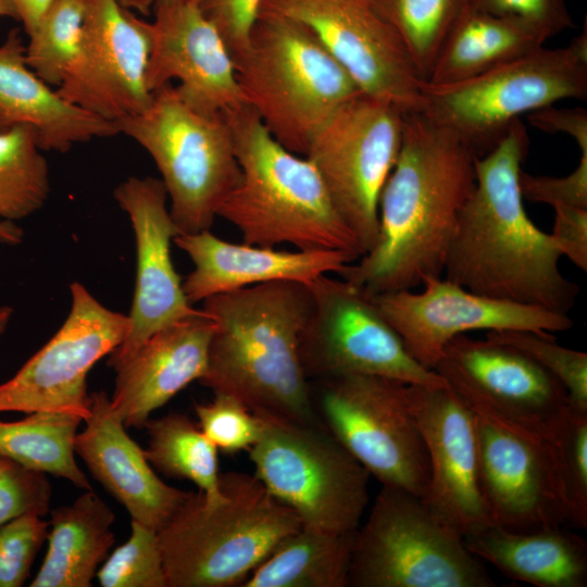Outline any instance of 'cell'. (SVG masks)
Returning <instances> with one entry per match:
<instances>
[{
    "instance_id": "25",
    "label": "cell",
    "mask_w": 587,
    "mask_h": 587,
    "mask_svg": "<svg viewBox=\"0 0 587 587\" xmlns=\"http://www.w3.org/2000/svg\"><path fill=\"white\" fill-rule=\"evenodd\" d=\"M214 321L202 309L152 334L116 372L111 405L125 427H143L152 412L205 372Z\"/></svg>"
},
{
    "instance_id": "24",
    "label": "cell",
    "mask_w": 587,
    "mask_h": 587,
    "mask_svg": "<svg viewBox=\"0 0 587 587\" xmlns=\"http://www.w3.org/2000/svg\"><path fill=\"white\" fill-rule=\"evenodd\" d=\"M193 263L183 290L193 304L223 292L271 282L305 285L322 275H339L359 258L342 250H277L221 239L210 230L178 234L173 241Z\"/></svg>"
},
{
    "instance_id": "29",
    "label": "cell",
    "mask_w": 587,
    "mask_h": 587,
    "mask_svg": "<svg viewBox=\"0 0 587 587\" xmlns=\"http://www.w3.org/2000/svg\"><path fill=\"white\" fill-rule=\"evenodd\" d=\"M532 28L469 5L447 35L425 80L432 85L472 78L544 47Z\"/></svg>"
},
{
    "instance_id": "35",
    "label": "cell",
    "mask_w": 587,
    "mask_h": 587,
    "mask_svg": "<svg viewBox=\"0 0 587 587\" xmlns=\"http://www.w3.org/2000/svg\"><path fill=\"white\" fill-rule=\"evenodd\" d=\"M83 18V0H54L28 35L26 63L51 87H60L78 63Z\"/></svg>"
},
{
    "instance_id": "47",
    "label": "cell",
    "mask_w": 587,
    "mask_h": 587,
    "mask_svg": "<svg viewBox=\"0 0 587 587\" xmlns=\"http://www.w3.org/2000/svg\"><path fill=\"white\" fill-rule=\"evenodd\" d=\"M54 0H12L17 20L22 22L27 36L35 29L38 22Z\"/></svg>"
},
{
    "instance_id": "16",
    "label": "cell",
    "mask_w": 587,
    "mask_h": 587,
    "mask_svg": "<svg viewBox=\"0 0 587 587\" xmlns=\"http://www.w3.org/2000/svg\"><path fill=\"white\" fill-rule=\"evenodd\" d=\"M463 400L474 414L479 485L492 524L515 530L565 525L553 442Z\"/></svg>"
},
{
    "instance_id": "10",
    "label": "cell",
    "mask_w": 587,
    "mask_h": 587,
    "mask_svg": "<svg viewBox=\"0 0 587 587\" xmlns=\"http://www.w3.org/2000/svg\"><path fill=\"white\" fill-rule=\"evenodd\" d=\"M248 451L254 475L302 526L350 533L369 502L366 470L320 424L261 417Z\"/></svg>"
},
{
    "instance_id": "27",
    "label": "cell",
    "mask_w": 587,
    "mask_h": 587,
    "mask_svg": "<svg viewBox=\"0 0 587 587\" xmlns=\"http://www.w3.org/2000/svg\"><path fill=\"white\" fill-rule=\"evenodd\" d=\"M464 541L474 555L511 579L537 587L587 585V542L564 525L515 530L490 524Z\"/></svg>"
},
{
    "instance_id": "33",
    "label": "cell",
    "mask_w": 587,
    "mask_h": 587,
    "mask_svg": "<svg viewBox=\"0 0 587 587\" xmlns=\"http://www.w3.org/2000/svg\"><path fill=\"white\" fill-rule=\"evenodd\" d=\"M35 132L25 125L0 130V220L16 222L39 211L50 191L49 164Z\"/></svg>"
},
{
    "instance_id": "31",
    "label": "cell",
    "mask_w": 587,
    "mask_h": 587,
    "mask_svg": "<svg viewBox=\"0 0 587 587\" xmlns=\"http://www.w3.org/2000/svg\"><path fill=\"white\" fill-rule=\"evenodd\" d=\"M79 415L38 411L16 422H0V454L36 471L92 490L74 458Z\"/></svg>"
},
{
    "instance_id": "37",
    "label": "cell",
    "mask_w": 587,
    "mask_h": 587,
    "mask_svg": "<svg viewBox=\"0 0 587 587\" xmlns=\"http://www.w3.org/2000/svg\"><path fill=\"white\" fill-rule=\"evenodd\" d=\"M129 539L96 573L102 587H167L158 533L132 520Z\"/></svg>"
},
{
    "instance_id": "1",
    "label": "cell",
    "mask_w": 587,
    "mask_h": 587,
    "mask_svg": "<svg viewBox=\"0 0 587 587\" xmlns=\"http://www.w3.org/2000/svg\"><path fill=\"white\" fill-rule=\"evenodd\" d=\"M476 158L453 132L420 112L407 113L400 153L379 197L376 240L339 276L371 295L412 290L441 276L475 185Z\"/></svg>"
},
{
    "instance_id": "49",
    "label": "cell",
    "mask_w": 587,
    "mask_h": 587,
    "mask_svg": "<svg viewBox=\"0 0 587 587\" xmlns=\"http://www.w3.org/2000/svg\"><path fill=\"white\" fill-rule=\"evenodd\" d=\"M117 1L124 8L147 16L153 10L157 0H117Z\"/></svg>"
},
{
    "instance_id": "14",
    "label": "cell",
    "mask_w": 587,
    "mask_h": 587,
    "mask_svg": "<svg viewBox=\"0 0 587 587\" xmlns=\"http://www.w3.org/2000/svg\"><path fill=\"white\" fill-rule=\"evenodd\" d=\"M260 14L305 28L361 92L403 113L421 111L424 80L397 33L369 0H264Z\"/></svg>"
},
{
    "instance_id": "20",
    "label": "cell",
    "mask_w": 587,
    "mask_h": 587,
    "mask_svg": "<svg viewBox=\"0 0 587 587\" xmlns=\"http://www.w3.org/2000/svg\"><path fill=\"white\" fill-rule=\"evenodd\" d=\"M113 196L130 220L137 258L128 332L108 360V365L115 370L152 334L199 310L186 298L172 261L171 243L179 233L162 180L128 177L114 189Z\"/></svg>"
},
{
    "instance_id": "41",
    "label": "cell",
    "mask_w": 587,
    "mask_h": 587,
    "mask_svg": "<svg viewBox=\"0 0 587 587\" xmlns=\"http://www.w3.org/2000/svg\"><path fill=\"white\" fill-rule=\"evenodd\" d=\"M51 491L46 473L0 454V526L25 514H47Z\"/></svg>"
},
{
    "instance_id": "19",
    "label": "cell",
    "mask_w": 587,
    "mask_h": 587,
    "mask_svg": "<svg viewBox=\"0 0 587 587\" xmlns=\"http://www.w3.org/2000/svg\"><path fill=\"white\" fill-rule=\"evenodd\" d=\"M80 57L57 88L66 101L117 122L141 112L151 101L146 71L151 23L117 0H83Z\"/></svg>"
},
{
    "instance_id": "28",
    "label": "cell",
    "mask_w": 587,
    "mask_h": 587,
    "mask_svg": "<svg viewBox=\"0 0 587 587\" xmlns=\"http://www.w3.org/2000/svg\"><path fill=\"white\" fill-rule=\"evenodd\" d=\"M115 515L92 490L51 511L48 550L32 587H90L115 539Z\"/></svg>"
},
{
    "instance_id": "13",
    "label": "cell",
    "mask_w": 587,
    "mask_h": 587,
    "mask_svg": "<svg viewBox=\"0 0 587 587\" xmlns=\"http://www.w3.org/2000/svg\"><path fill=\"white\" fill-rule=\"evenodd\" d=\"M405 114L360 93L315 133L304 155L354 235L361 255L377 237L379 197L400 153Z\"/></svg>"
},
{
    "instance_id": "5",
    "label": "cell",
    "mask_w": 587,
    "mask_h": 587,
    "mask_svg": "<svg viewBox=\"0 0 587 587\" xmlns=\"http://www.w3.org/2000/svg\"><path fill=\"white\" fill-rule=\"evenodd\" d=\"M224 498L190 491L158 532L167 587L240 585L302 524L253 474H221Z\"/></svg>"
},
{
    "instance_id": "6",
    "label": "cell",
    "mask_w": 587,
    "mask_h": 587,
    "mask_svg": "<svg viewBox=\"0 0 587 587\" xmlns=\"http://www.w3.org/2000/svg\"><path fill=\"white\" fill-rule=\"evenodd\" d=\"M247 105L287 150L305 155L315 133L361 90L301 25L260 14L233 55Z\"/></svg>"
},
{
    "instance_id": "48",
    "label": "cell",
    "mask_w": 587,
    "mask_h": 587,
    "mask_svg": "<svg viewBox=\"0 0 587 587\" xmlns=\"http://www.w3.org/2000/svg\"><path fill=\"white\" fill-rule=\"evenodd\" d=\"M24 230L14 222L0 220V242L15 246L23 241Z\"/></svg>"
},
{
    "instance_id": "38",
    "label": "cell",
    "mask_w": 587,
    "mask_h": 587,
    "mask_svg": "<svg viewBox=\"0 0 587 587\" xmlns=\"http://www.w3.org/2000/svg\"><path fill=\"white\" fill-rule=\"evenodd\" d=\"M486 337L523 352L558 379L571 402L587 410V353L557 344L552 335L524 330L487 332Z\"/></svg>"
},
{
    "instance_id": "12",
    "label": "cell",
    "mask_w": 587,
    "mask_h": 587,
    "mask_svg": "<svg viewBox=\"0 0 587 587\" xmlns=\"http://www.w3.org/2000/svg\"><path fill=\"white\" fill-rule=\"evenodd\" d=\"M332 275L308 285L311 311L299 344L308 379L364 374L408 385H448L437 372L412 358L373 295Z\"/></svg>"
},
{
    "instance_id": "40",
    "label": "cell",
    "mask_w": 587,
    "mask_h": 587,
    "mask_svg": "<svg viewBox=\"0 0 587 587\" xmlns=\"http://www.w3.org/2000/svg\"><path fill=\"white\" fill-rule=\"evenodd\" d=\"M49 526L36 514H25L0 526V587L24 585Z\"/></svg>"
},
{
    "instance_id": "4",
    "label": "cell",
    "mask_w": 587,
    "mask_h": 587,
    "mask_svg": "<svg viewBox=\"0 0 587 587\" xmlns=\"http://www.w3.org/2000/svg\"><path fill=\"white\" fill-rule=\"evenodd\" d=\"M226 116L241 178L217 217L234 225L249 245L288 243L298 250H342L360 258L358 241L314 165L278 143L248 105Z\"/></svg>"
},
{
    "instance_id": "21",
    "label": "cell",
    "mask_w": 587,
    "mask_h": 587,
    "mask_svg": "<svg viewBox=\"0 0 587 587\" xmlns=\"http://www.w3.org/2000/svg\"><path fill=\"white\" fill-rule=\"evenodd\" d=\"M407 402L429 463L422 499L463 536L492 524L479 485L471 408L449 385H407Z\"/></svg>"
},
{
    "instance_id": "30",
    "label": "cell",
    "mask_w": 587,
    "mask_h": 587,
    "mask_svg": "<svg viewBox=\"0 0 587 587\" xmlns=\"http://www.w3.org/2000/svg\"><path fill=\"white\" fill-rule=\"evenodd\" d=\"M355 532L301 526L284 538L242 587H348Z\"/></svg>"
},
{
    "instance_id": "26",
    "label": "cell",
    "mask_w": 587,
    "mask_h": 587,
    "mask_svg": "<svg viewBox=\"0 0 587 587\" xmlns=\"http://www.w3.org/2000/svg\"><path fill=\"white\" fill-rule=\"evenodd\" d=\"M20 30L0 45V130L25 125L42 151L65 153L75 145L120 135L115 122L63 99L26 63Z\"/></svg>"
},
{
    "instance_id": "39",
    "label": "cell",
    "mask_w": 587,
    "mask_h": 587,
    "mask_svg": "<svg viewBox=\"0 0 587 587\" xmlns=\"http://www.w3.org/2000/svg\"><path fill=\"white\" fill-rule=\"evenodd\" d=\"M195 412L199 428L217 450L249 451L261 436V419L230 396L214 394L212 401L196 403Z\"/></svg>"
},
{
    "instance_id": "45",
    "label": "cell",
    "mask_w": 587,
    "mask_h": 587,
    "mask_svg": "<svg viewBox=\"0 0 587 587\" xmlns=\"http://www.w3.org/2000/svg\"><path fill=\"white\" fill-rule=\"evenodd\" d=\"M551 236L561 254L578 268L587 271V209L558 204Z\"/></svg>"
},
{
    "instance_id": "51",
    "label": "cell",
    "mask_w": 587,
    "mask_h": 587,
    "mask_svg": "<svg viewBox=\"0 0 587 587\" xmlns=\"http://www.w3.org/2000/svg\"><path fill=\"white\" fill-rule=\"evenodd\" d=\"M0 16H8L17 20V13L12 0H0Z\"/></svg>"
},
{
    "instance_id": "34",
    "label": "cell",
    "mask_w": 587,
    "mask_h": 587,
    "mask_svg": "<svg viewBox=\"0 0 587 587\" xmlns=\"http://www.w3.org/2000/svg\"><path fill=\"white\" fill-rule=\"evenodd\" d=\"M394 28L425 82L452 26L471 0H369Z\"/></svg>"
},
{
    "instance_id": "44",
    "label": "cell",
    "mask_w": 587,
    "mask_h": 587,
    "mask_svg": "<svg viewBox=\"0 0 587 587\" xmlns=\"http://www.w3.org/2000/svg\"><path fill=\"white\" fill-rule=\"evenodd\" d=\"M264 0H200L205 17L215 26L232 57L248 45Z\"/></svg>"
},
{
    "instance_id": "50",
    "label": "cell",
    "mask_w": 587,
    "mask_h": 587,
    "mask_svg": "<svg viewBox=\"0 0 587 587\" xmlns=\"http://www.w3.org/2000/svg\"><path fill=\"white\" fill-rule=\"evenodd\" d=\"M13 314V309L9 305L0 307V336L4 333L11 316Z\"/></svg>"
},
{
    "instance_id": "11",
    "label": "cell",
    "mask_w": 587,
    "mask_h": 587,
    "mask_svg": "<svg viewBox=\"0 0 587 587\" xmlns=\"http://www.w3.org/2000/svg\"><path fill=\"white\" fill-rule=\"evenodd\" d=\"M319 382L317 394L312 392V398L326 430L382 486L424 498L429 463L408 407V384L364 374Z\"/></svg>"
},
{
    "instance_id": "9",
    "label": "cell",
    "mask_w": 587,
    "mask_h": 587,
    "mask_svg": "<svg viewBox=\"0 0 587 587\" xmlns=\"http://www.w3.org/2000/svg\"><path fill=\"white\" fill-rule=\"evenodd\" d=\"M352 587H494L464 536L421 497L382 486L351 552Z\"/></svg>"
},
{
    "instance_id": "52",
    "label": "cell",
    "mask_w": 587,
    "mask_h": 587,
    "mask_svg": "<svg viewBox=\"0 0 587 587\" xmlns=\"http://www.w3.org/2000/svg\"><path fill=\"white\" fill-rule=\"evenodd\" d=\"M199 2L200 0H157L155 4L199 3Z\"/></svg>"
},
{
    "instance_id": "23",
    "label": "cell",
    "mask_w": 587,
    "mask_h": 587,
    "mask_svg": "<svg viewBox=\"0 0 587 587\" xmlns=\"http://www.w3.org/2000/svg\"><path fill=\"white\" fill-rule=\"evenodd\" d=\"M85 429L77 434L74 450L96 480L130 514L132 520L159 532L179 510L190 491L164 483L152 470L143 450L104 391L90 395Z\"/></svg>"
},
{
    "instance_id": "36",
    "label": "cell",
    "mask_w": 587,
    "mask_h": 587,
    "mask_svg": "<svg viewBox=\"0 0 587 587\" xmlns=\"http://www.w3.org/2000/svg\"><path fill=\"white\" fill-rule=\"evenodd\" d=\"M567 523L587 527V410L571 408L553 439Z\"/></svg>"
},
{
    "instance_id": "18",
    "label": "cell",
    "mask_w": 587,
    "mask_h": 587,
    "mask_svg": "<svg viewBox=\"0 0 587 587\" xmlns=\"http://www.w3.org/2000/svg\"><path fill=\"white\" fill-rule=\"evenodd\" d=\"M434 371L461 398L551 442L574 405L562 384L533 359L488 337H454Z\"/></svg>"
},
{
    "instance_id": "7",
    "label": "cell",
    "mask_w": 587,
    "mask_h": 587,
    "mask_svg": "<svg viewBox=\"0 0 587 587\" xmlns=\"http://www.w3.org/2000/svg\"><path fill=\"white\" fill-rule=\"evenodd\" d=\"M116 124L157 165L178 233L210 230L241 178L228 117L192 108L166 84L146 109Z\"/></svg>"
},
{
    "instance_id": "3",
    "label": "cell",
    "mask_w": 587,
    "mask_h": 587,
    "mask_svg": "<svg viewBox=\"0 0 587 587\" xmlns=\"http://www.w3.org/2000/svg\"><path fill=\"white\" fill-rule=\"evenodd\" d=\"M311 303L309 286L297 282L264 283L203 300L214 329L199 383L258 416L320 424L299 351Z\"/></svg>"
},
{
    "instance_id": "46",
    "label": "cell",
    "mask_w": 587,
    "mask_h": 587,
    "mask_svg": "<svg viewBox=\"0 0 587 587\" xmlns=\"http://www.w3.org/2000/svg\"><path fill=\"white\" fill-rule=\"evenodd\" d=\"M529 123L546 133H564L587 152V112L584 108L557 109L548 105L527 114Z\"/></svg>"
},
{
    "instance_id": "15",
    "label": "cell",
    "mask_w": 587,
    "mask_h": 587,
    "mask_svg": "<svg viewBox=\"0 0 587 587\" xmlns=\"http://www.w3.org/2000/svg\"><path fill=\"white\" fill-rule=\"evenodd\" d=\"M71 309L62 326L5 383L0 385V412L54 411L89 414L87 374L124 340L128 315L100 303L78 282L70 286Z\"/></svg>"
},
{
    "instance_id": "43",
    "label": "cell",
    "mask_w": 587,
    "mask_h": 587,
    "mask_svg": "<svg viewBox=\"0 0 587 587\" xmlns=\"http://www.w3.org/2000/svg\"><path fill=\"white\" fill-rule=\"evenodd\" d=\"M520 189L523 198L532 202L587 209V152H580L578 165L566 176L532 175L522 171Z\"/></svg>"
},
{
    "instance_id": "8",
    "label": "cell",
    "mask_w": 587,
    "mask_h": 587,
    "mask_svg": "<svg viewBox=\"0 0 587 587\" xmlns=\"http://www.w3.org/2000/svg\"><path fill=\"white\" fill-rule=\"evenodd\" d=\"M420 113L453 132L478 157L512 124L541 108L587 97V27L561 48H539L472 78L422 83Z\"/></svg>"
},
{
    "instance_id": "42",
    "label": "cell",
    "mask_w": 587,
    "mask_h": 587,
    "mask_svg": "<svg viewBox=\"0 0 587 587\" xmlns=\"http://www.w3.org/2000/svg\"><path fill=\"white\" fill-rule=\"evenodd\" d=\"M470 5L514 20L547 40L574 26L566 0H471Z\"/></svg>"
},
{
    "instance_id": "2",
    "label": "cell",
    "mask_w": 587,
    "mask_h": 587,
    "mask_svg": "<svg viewBox=\"0 0 587 587\" xmlns=\"http://www.w3.org/2000/svg\"><path fill=\"white\" fill-rule=\"evenodd\" d=\"M529 137L521 120L475 159V185L463 204L442 275L478 295L569 313L578 287L560 270L551 234L528 217L520 189Z\"/></svg>"
},
{
    "instance_id": "22",
    "label": "cell",
    "mask_w": 587,
    "mask_h": 587,
    "mask_svg": "<svg viewBox=\"0 0 587 587\" xmlns=\"http://www.w3.org/2000/svg\"><path fill=\"white\" fill-rule=\"evenodd\" d=\"M146 86L172 84L192 108L229 114L247 105L230 51L199 3L155 4Z\"/></svg>"
},
{
    "instance_id": "17",
    "label": "cell",
    "mask_w": 587,
    "mask_h": 587,
    "mask_svg": "<svg viewBox=\"0 0 587 587\" xmlns=\"http://www.w3.org/2000/svg\"><path fill=\"white\" fill-rule=\"evenodd\" d=\"M420 292L373 295L379 310L421 365L435 369L446 345L473 330H524L551 335L569 330L567 313L475 294L441 276L423 280Z\"/></svg>"
},
{
    "instance_id": "32",
    "label": "cell",
    "mask_w": 587,
    "mask_h": 587,
    "mask_svg": "<svg viewBox=\"0 0 587 587\" xmlns=\"http://www.w3.org/2000/svg\"><path fill=\"white\" fill-rule=\"evenodd\" d=\"M143 427L149 436L143 452L151 466L167 476L191 480L208 503L224 498L218 450L188 416L168 413L160 419L150 417Z\"/></svg>"
}]
</instances>
